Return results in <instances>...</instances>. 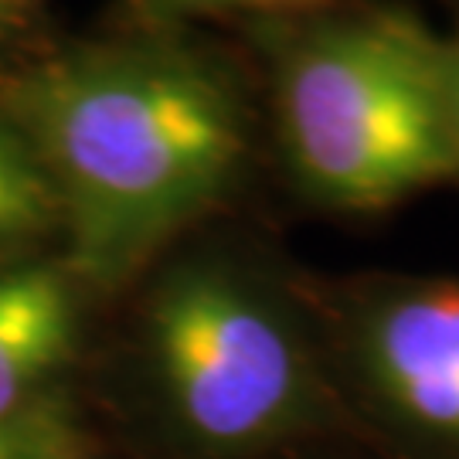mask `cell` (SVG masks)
Wrapping results in <instances>:
<instances>
[{
	"label": "cell",
	"instance_id": "cell-6",
	"mask_svg": "<svg viewBox=\"0 0 459 459\" xmlns=\"http://www.w3.org/2000/svg\"><path fill=\"white\" fill-rule=\"evenodd\" d=\"M55 212L58 201L31 143L17 126L0 119V252L48 229Z\"/></svg>",
	"mask_w": 459,
	"mask_h": 459
},
{
	"label": "cell",
	"instance_id": "cell-8",
	"mask_svg": "<svg viewBox=\"0 0 459 459\" xmlns=\"http://www.w3.org/2000/svg\"><path fill=\"white\" fill-rule=\"evenodd\" d=\"M0 459H72V432L48 411L0 422Z\"/></svg>",
	"mask_w": 459,
	"mask_h": 459
},
{
	"label": "cell",
	"instance_id": "cell-7",
	"mask_svg": "<svg viewBox=\"0 0 459 459\" xmlns=\"http://www.w3.org/2000/svg\"><path fill=\"white\" fill-rule=\"evenodd\" d=\"M320 0H126L136 24L147 31L170 28L195 17H218V14H265V11H290V7H307Z\"/></svg>",
	"mask_w": 459,
	"mask_h": 459
},
{
	"label": "cell",
	"instance_id": "cell-5",
	"mask_svg": "<svg viewBox=\"0 0 459 459\" xmlns=\"http://www.w3.org/2000/svg\"><path fill=\"white\" fill-rule=\"evenodd\" d=\"M75 347V303L55 269L0 273V422L28 411L38 385Z\"/></svg>",
	"mask_w": 459,
	"mask_h": 459
},
{
	"label": "cell",
	"instance_id": "cell-11",
	"mask_svg": "<svg viewBox=\"0 0 459 459\" xmlns=\"http://www.w3.org/2000/svg\"><path fill=\"white\" fill-rule=\"evenodd\" d=\"M72 459H79V456H72Z\"/></svg>",
	"mask_w": 459,
	"mask_h": 459
},
{
	"label": "cell",
	"instance_id": "cell-10",
	"mask_svg": "<svg viewBox=\"0 0 459 459\" xmlns=\"http://www.w3.org/2000/svg\"><path fill=\"white\" fill-rule=\"evenodd\" d=\"M443 75H446V102H449V123L459 150V41L443 45Z\"/></svg>",
	"mask_w": 459,
	"mask_h": 459
},
{
	"label": "cell",
	"instance_id": "cell-9",
	"mask_svg": "<svg viewBox=\"0 0 459 459\" xmlns=\"http://www.w3.org/2000/svg\"><path fill=\"white\" fill-rule=\"evenodd\" d=\"M38 17V0H0V51L11 48Z\"/></svg>",
	"mask_w": 459,
	"mask_h": 459
},
{
	"label": "cell",
	"instance_id": "cell-4",
	"mask_svg": "<svg viewBox=\"0 0 459 459\" xmlns=\"http://www.w3.org/2000/svg\"><path fill=\"white\" fill-rule=\"evenodd\" d=\"M364 368L405 422L459 443V286L381 299L364 320Z\"/></svg>",
	"mask_w": 459,
	"mask_h": 459
},
{
	"label": "cell",
	"instance_id": "cell-3",
	"mask_svg": "<svg viewBox=\"0 0 459 459\" xmlns=\"http://www.w3.org/2000/svg\"><path fill=\"white\" fill-rule=\"evenodd\" d=\"M150 351L178 426L204 449H248L293 422L303 364L259 296L221 269L191 265L150 303Z\"/></svg>",
	"mask_w": 459,
	"mask_h": 459
},
{
	"label": "cell",
	"instance_id": "cell-2",
	"mask_svg": "<svg viewBox=\"0 0 459 459\" xmlns=\"http://www.w3.org/2000/svg\"><path fill=\"white\" fill-rule=\"evenodd\" d=\"M443 45L411 17L368 14L279 51L282 147L320 201L375 212L456 174Z\"/></svg>",
	"mask_w": 459,
	"mask_h": 459
},
{
	"label": "cell",
	"instance_id": "cell-1",
	"mask_svg": "<svg viewBox=\"0 0 459 459\" xmlns=\"http://www.w3.org/2000/svg\"><path fill=\"white\" fill-rule=\"evenodd\" d=\"M4 119L31 143L72 235V269L130 279L225 191L242 157L229 75L170 41L92 45L24 72Z\"/></svg>",
	"mask_w": 459,
	"mask_h": 459
}]
</instances>
